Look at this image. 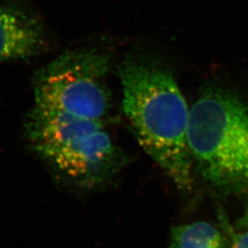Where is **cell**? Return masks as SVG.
Wrapping results in <instances>:
<instances>
[{"label":"cell","instance_id":"6da1fadb","mask_svg":"<svg viewBox=\"0 0 248 248\" xmlns=\"http://www.w3.org/2000/svg\"><path fill=\"white\" fill-rule=\"evenodd\" d=\"M124 114L136 140L178 188L192 185L187 145L189 109L172 73L158 62L129 57L118 69Z\"/></svg>","mask_w":248,"mask_h":248},{"label":"cell","instance_id":"7a4b0ae2","mask_svg":"<svg viewBox=\"0 0 248 248\" xmlns=\"http://www.w3.org/2000/svg\"><path fill=\"white\" fill-rule=\"evenodd\" d=\"M187 145L199 175L223 193H248V102L228 89H203L189 108Z\"/></svg>","mask_w":248,"mask_h":248},{"label":"cell","instance_id":"3957f363","mask_svg":"<svg viewBox=\"0 0 248 248\" xmlns=\"http://www.w3.org/2000/svg\"><path fill=\"white\" fill-rule=\"evenodd\" d=\"M25 132L38 155L80 185L106 182L125 162L102 121L34 106Z\"/></svg>","mask_w":248,"mask_h":248},{"label":"cell","instance_id":"277c9868","mask_svg":"<svg viewBox=\"0 0 248 248\" xmlns=\"http://www.w3.org/2000/svg\"><path fill=\"white\" fill-rule=\"evenodd\" d=\"M109 65L108 54L96 49L62 53L36 73L35 106L102 121L111 106Z\"/></svg>","mask_w":248,"mask_h":248},{"label":"cell","instance_id":"5b68a950","mask_svg":"<svg viewBox=\"0 0 248 248\" xmlns=\"http://www.w3.org/2000/svg\"><path fill=\"white\" fill-rule=\"evenodd\" d=\"M46 45L42 21L15 4L0 7V62L30 59Z\"/></svg>","mask_w":248,"mask_h":248},{"label":"cell","instance_id":"8992f818","mask_svg":"<svg viewBox=\"0 0 248 248\" xmlns=\"http://www.w3.org/2000/svg\"><path fill=\"white\" fill-rule=\"evenodd\" d=\"M169 248H230L224 232L207 222L176 225L171 229Z\"/></svg>","mask_w":248,"mask_h":248},{"label":"cell","instance_id":"52a82bcc","mask_svg":"<svg viewBox=\"0 0 248 248\" xmlns=\"http://www.w3.org/2000/svg\"><path fill=\"white\" fill-rule=\"evenodd\" d=\"M222 230L229 239L230 248H248V230L235 231L225 216H221Z\"/></svg>","mask_w":248,"mask_h":248},{"label":"cell","instance_id":"ba28073f","mask_svg":"<svg viewBox=\"0 0 248 248\" xmlns=\"http://www.w3.org/2000/svg\"><path fill=\"white\" fill-rule=\"evenodd\" d=\"M239 226L241 230H248V211L240 220Z\"/></svg>","mask_w":248,"mask_h":248}]
</instances>
